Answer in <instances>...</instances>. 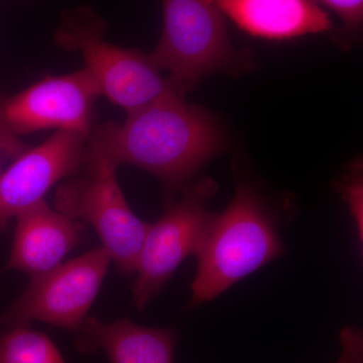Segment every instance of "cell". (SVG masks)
I'll use <instances>...</instances> for the list:
<instances>
[{"instance_id": "6da1fadb", "label": "cell", "mask_w": 363, "mask_h": 363, "mask_svg": "<svg viewBox=\"0 0 363 363\" xmlns=\"http://www.w3.org/2000/svg\"><path fill=\"white\" fill-rule=\"evenodd\" d=\"M223 147V133L213 114L169 90L128 112L123 123L93 125L83 168L117 171L121 164H130L156 176L171 195Z\"/></svg>"}, {"instance_id": "7a4b0ae2", "label": "cell", "mask_w": 363, "mask_h": 363, "mask_svg": "<svg viewBox=\"0 0 363 363\" xmlns=\"http://www.w3.org/2000/svg\"><path fill=\"white\" fill-rule=\"evenodd\" d=\"M283 216L252 182L236 178L235 194L214 213L195 253L197 272L189 308L213 300L234 284L286 255Z\"/></svg>"}, {"instance_id": "3957f363", "label": "cell", "mask_w": 363, "mask_h": 363, "mask_svg": "<svg viewBox=\"0 0 363 363\" xmlns=\"http://www.w3.org/2000/svg\"><path fill=\"white\" fill-rule=\"evenodd\" d=\"M162 32L150 52L161 71L168 72L179 94L194 89L218 72L247 70L245 52L231 44L226 18L211 0H162Z\"/></svg>"}, {"instance_id": "277c9868", "label": "cell", "mask_w": 363, "mask_h": 363, "mask_svg": "<svg viewBox=\"0 0 363 363\" xmlns=\"http://www.w3.org/2000/svg\"><path fill=\"white\" fill-rule=\"evenodd\" d=\"M106 21L87 4L60 16L54 40L61 49L80 52L101 96L130 112L174 90L150 54L105 40Z\"/></svg>"}, {"instance_id": "5b68a950", "label": "cell", "mask_w": 363, "mask_h": 363, "mask_svg": "<svg viewBox=\"0 0 363 363\" xmlns=\"http://www.w3.org/2000/svg\"><path fill=\"white\" fill-rule=\"evenodd\" d=\"M217 188L211 178L200 179L184 189L180 201L169 205L161 219L150 224L133 286V303L138 311L159 295L184 259L195 255L213 217L208 204Z\"/></svg>"}, {"instance_id": "8992f818", "label": "cell", "mask_w": 363, "mask_h": 363, "mask_svg": "<svg viewBox=\"0 0 363 363\" xmlns=\"http://www.w3.org/2000/svg\"><path fill=\"white\" fill-rule=\"evenodd\" d=\"M85 169L84 175L72 178L57 189L55 209L90 224L119 271L133 274L150 224L130 209L117 181L116 171Z\"/></svg>"}, {"instance_id": "52a82bcc", "label": "cell", "mask_w": 363, "mask_h": 363, "mask_svg": "<svg viewBox=\"0 0 363 363\" xmlns=\"http://www.w3.org/2000/svg\"><path fill=\"white\" fill-rule=\"evenodd\" d=\"M111 262L104 247L95 248L33 277L25 292L4 313L2 322L13 328L37 320L77 332L87 319Z\"/></svg>"}, {"instance_id": "ba28073f", "label": "cell", "mask_w": 363, "mask_h": 363, "mask_svg": "<svg viewBox=\"0 0 363 363\" xmlns=\"http://www.w3.org/2000/svg\"><path fill=\"white\" fill-rule=\"evenodd\" d=\"M101 97L85 68L61 76H48L0 100V117L11 135L20 138L35 131L69 130L88 138L93 106Z\"/></svg>"}, {"instance_id": "9c48e42d", "label": "cell", "mask_w": 363, "mask_h": 363, "mask_svg": "<svg viewBox=\"0 0 363 363\" xmlns=\"http://www.w3.org/2000/svg\"><path fill=\"white\" fill-rule=\"evenodd\" d=\"M87 138L69 130H56L44 143L26 149L0 174V233L45 195L59 181L83 168Z\"/></svg>"}, {"instance_id": "30bf717a", "label": "cell", "mask_w": 363, "mask_h": 363, "mask_svg": "<svg viewBox=\"0 0 363 363\" xmlns=\"http://www.w3.org/2000/svg\"><path fill=\"white\" fill-rule=\"evenodd\" d=\"M13 247L6 267L30 278L51 271L85 235L82 222L52 209L45 200L16 217Z\"/></svg>"}, {"instance_id": "8fae6325", "label": "cell", "mask_w": 363, "mask_h": 363, "mask_svg": "<svg viewBox=\"0 0 363 363\" xmlns=\"http://www.w3.org/2000/svg\"><path fill=\"white\" fill-rule=\"evenodd\" d=\"M223 16L257 39L286 40L333 30L317 0H211Z\"/></svg>"}, {"instance_id": "7c38bea8", "label": "cell", "mask_w": 363, "mask_h": 363, "mask_svg": "<svg viewBox=\"0 0 363 363\" xmlns=\"http://www.w3.org/2000/svg\"><path fill=\"white\" fill-rule=\"evenodd\" d=\"M82 350L100 348L111 363H174L176 337L169 329L140 326L128 319L104 323L87 317L77 331Z\"/></svg>"}, {"instance_id": "4fadbf2b", "label": "cell", "mask_w": 363, "mask_h": 363, "mask_svg": "<svg viewBox=\"0 0 363 363\" xmlns=\"http://www.w3.org/2000/svg\"><path fill=\"white\" fill-rule=\"evenodd\" d=\"M0 363H65L54 342L26 326L13 327L0 338Z\"/></svg>"}, {"instance_id": "5bb4252c", "label": "cell", "mask_w": 363, "mask_h": 363, "mask_svg": "<svg viewBox=\"0 0 363 363\" xmlns=\"http://www.w3.org/2000/svg\"><path fill=\"white\" fill-rule=\"evenodd\" d=\"M339 192L342 194L355 226L358 238L362 241L363 236V176L362 162L355 161L351 164L350 171L337 184Z\"/></svg>"}, {"instance_id": "9a60e30c", "label": "cell", "mask_w": 363, "mask_h": 363, "mask_svg": "<svg viewBox=\"0 0 363 363\" xmlns=\"http://www.w3.org/2000/svg\"><path fill=\"white\" fill-rule=\"evenodd\" d=\"M328 7L342 21L343 32L348 35H358L363 25V0H317Z\"/></svg>"}, {"instance_id": "2e32d148", "label": "cell", "mask_w": 363, "mask_h": 363, "mask_svg": "<svg viewBox=\"0 0 363 363\" xmlns=\"http://www.w3.org/2000/svg\"><path fill=\"white\" fill-rule=\"evenodd\" d=\"M341 354L337 363H362V333L355 327H345L340 333Z\"/></svg>"}, {"instance_id": "e0dca14e", "label": "cell", "mask_w": 363, "mask_h": 363, "mask_svg": "<svg viewBox=\"0 0 363 363\" xmlns=\"http://www.w3.org/2000/svg\"><path fill=\"white\" fill-rule=\"evenodd\" d=\"M28 149L20 138H16L7 131L0 117V152L9 159H16L21 152Z\"/></svg>"}]
</instances>
